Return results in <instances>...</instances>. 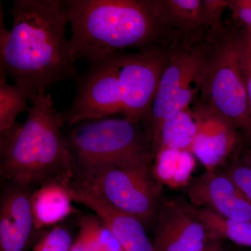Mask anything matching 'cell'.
Here are the masks:
<instances>
[{
	"label": "cell",
	"mask_w": 251,
	"mask_h": 251,
	"mask_svg": "<svg viewBox=\"0 0 251 251\" xmlns=\"http://www.w3.org/2000/svg\"><path fill=\"white\" fill-rule=\"evenodd\" d=\"M71 52L88 64L128 49L179 45L181 39L158 22L145 0H67Z\"/></svg>",
	"instance_id": "obj_2"
},
{
	"label": "cell",
	"mask_w": 251,
	"mask_h": 251,
	"mask_svg": "<svg viewBox=\"0 0 251 251\" xmlns=\"http://www.w3.org/2000/svg\"><path fill=\"white\" fill-rule=\"evenodd\" d=\"M191 108L197 132L190 151L206 172L217 171L240 148L244 136L232 122L210 107L194 103Z\"/></svg>",
	"instance_id": "obj_11"
},
{
	"label": "cell",
	"mask_w": 251,
	"mask_h": 251,
	"mask_svg": "<svg viewBox=\"0 0 251 251\" xmlns=\"http://www.w3.org/2000/svg\"><path fill=\"white\" fill-rule=\"evenodd\" d=\"M153 161L152 158H145L115 167L82 181L114 207L138 220L145 228H150L156 226L163 200L162 186L153 176Z\"/></svg>",
	"instance_id": "obj_7"
},
{
	"label": "cell",
	"mask_w": 251,
	"mask_h": 251,
	"mask_svg": "<svg viewBox=\"0 0 251 251\" xmlns=\"http://www.w3.org/2000/svg\"><path fill=\"white\" fill-rule=\"evenodd\" d=\"M25 121L12 143L0 154L1 181H14L38 188L52 182L69 184L74 162L62 128V112L49 94L33 99Z\"/></svg>",
	"instance_id": "obj_3"
},
{
	"label": "cell",
	"mask_w": 251,
	"mask_h": 251,
	"mask_svg": "<svg viewBox=\"0 0 251 251\" xmlns=\"http://www.w3.org/2000/svg\"><path fill=\"white\" fill-rule=\"evenodd\" d=\"M119 56L112 54L88 64L85 72L75 78V97L69 108L62 112L68 126L122 113Z\"/></svg>",
	"instance_id": "obj_8"
},
{
	"label": "cell",
	"mask_w": 251,
	"mask_h": 251,
	"mask_svg": "<svg viewBox=\"0 0 251 251\" xmlns=\"http://www.w3.org/2000/svg\"><path fill=\"white\" fill-rule=\"evenodd\" d=\"M234 16L242 21L245 26L251 28V10L232 8Z\"/></svg>",
	"instance_id": "obj_26"
},
{
	"label": "cell",
	"mask_w": 251,
	"mask_h": 251,
	"mask_svg": "<svg viewBox=\"0 0 251 251\" xmlns=\"http://www.w3.org/2000/svg\"><path fill=\"white\" fill-rule=\"evenodd\" d=\"M206 55L204 37L181 44L175 50L162 75L151 108L142 121L153 150L164 122L190 108L197 99Z\"/></svg>",
	"instance_id": "obj_6"
},
{
	"label": "cell",
	"mask_w": 251,
	"mask_h": 251,
	"mask_svg": "<svg viewBox=\"0 0 251 251\" xmlns=\"http://www.w3.org/2000/svg\"><path fill=\"white\" fill-rule=\"evenodd\" d=\"M239 61L251 116V49L248 44L244 28L239 29Z\"/></svg>",
	"instance_id": "obj_23"
},
{
	"label": "cell",
	"mask_w": 251,
	"mask_h": 251,
	"mask_svg": "<svg viewBox=\"0 0 251 251\" xmlns=\"http://www.w3.org/2000/svg\"><path fill=\"white\" fill-rule=\"evenodd\" d=\"M181 44L120 53L122 113L126 119L134 122L143 121L151 108L163 72Z\"/></svg>",
	"instance_id": "obj_9"
},
{
	"label": "cell",
	"mask_w": 251,
	"mask_h": 251,
	"mask_svg": "<svg viewBox=\"0 0 251 251\" xmlns=\"http://www.w3.org/2000/svg\"><path fill=\"white\" fill-rule=\"evenodd\" d=\"M186 189L190 204L226 219L251 222V204L228 175L219 170L193 177Z\"/></svg>",
	"instance_id": "obj_13"
},
{
	"label": "cell",
	"mask_w": 251,
	"mask_h": 251,
	"mask_svg": "<svg viewBox=\"0 0 251 251\" xmlns=\"http://www.w3.org/2000/svg\"><path fill=\"white\" fill-rule=\"evenodd\" d=\"M73 251H125L103 221L96 214L82 216Z\"/></svg>",
	"instance_id": "obj_20"
},
{
	"label": "cell",
	"mask_w": 251,
	"mask_h": 251,
	"mask_svg": "<svg viewBox=\"0 0 251 251\" xmlns=\"http://www.w3.org/2000/svg\"><path fill=\"white\" fill-rule=\"evenodd\" d=\"M27 92L17 85H9L6 77L0 75V131L8 129L16 123L18 115L29 112L30 107Z\"/></svg>",
	"instance_id": "obj_21"
},
{
	"label": "cell",
	"mask_w": 251,
	"mask_h": 251,
	"mask_svg": "<svg viewBox=\"0 0 251 251\" xmlns=\"http://www.w3.org/2000/svg\"><path fill=\"white\" fill-rule=\"evenodd\" d=\"M222 240H214L208 246L206 251H226L223 246Z\"/></svg>",
	"instance_id": "obj_29"
},
{
	"label": "cell",
	"mask_w": 251,
	"mask_h": 251,
	"mask_svg": "<svg viewBox=\"0 0 251 251\" xmlns=\"http://www.w3.org/2000/svg\"><path fill=\"white\" fill-rule=\"evenodd\" d=\"M239 29L226 25L206 33L205 62L194 103L226 117L251 146V116L239 67Z\"/></svg>",
	"instance_id": "obj_5"
},
{
	"label": "cell",
	"mask_w": 251,
	"mask_h": 251,
	"mask_svg": "<svg viewBox=\"0 0 251 251\" xmlns=\"http://www.w3.org/2000/svg\"><path fill=\"white\" fill-rule=\"evenodd\" d=\"M227 2L229 9L239 8L251 10V0H227Z\"/></svg>",
	"instance_id": "obj_27"
},
{
	"label": "cell",
	"mask_w": 251,
	"mask_h": 251,
	"mask_svg": "<svg viewBox=\"0 0 251 251\" xmlns=\"http://www.w3.org/2000/svg\"><path fill=\"white\" fill-rule=\"evenodd\" d=\"M244 31H245L246 37H247L248 44H249V47H250L251 49V28L245 26V27H244Z\"/></svg>",
	"instance_id": "obj_30"
},
{
	"label": "cell",
	"mask_w": 251,
	"mask_h": 251,
	"mask_svg": "<svg viewBox=\"0 0 251 251\" xmlns=\"http://www.w3.org/2000/svg\"><path fill=\"white\" fill-rule=\"evenodd\" d=\"M73 202L68 184L52 182L38 188L31 200L36 229L48 230L76 212Z\"/></svg>",
	"instance_id": "obj_16"
},
{
	"label": "cell",
	"mask_w": 251,
	"mask_h": 251,
	"mask_svg": "<svg viewBox=\"0 0 251 251\" xmlns=\"http://www.w3.org/2000/svg\"><path fill=\"white\" fill-rule=\"evenodd\" d=\"M68 188L73 201L93 211L125 251H153L146 228L138 220L114 207L83 181L73 179Z\"/></svg>",
	"instance_id": "obj_14"
},
{
	"label": "cell",
	"mask_w": 251,
	"mask_h": 251,
	"mask_svg": "<svg viewBox=\"0 0 251 251\" xmlns=\"http://www.w3.org/2000/svg\"><path fill=\"white\" fill-rule=\"evenodd\" d=\"M224 172L235 181L243 192L245 193L251 204V168L242 164L239 158L234 157V161L230 162L227 166L224 168Z\"/></svg>",
	"instance_id": "obj_24"
},
{
	"label": "cell",
	"mask_w": 251,
	"mask_h": 251,
	"mask_svg": "<svg viewBox=\"0 0 251 251\" xmlns=\"http://www.w3.org/2000/svg\"><path fill=\"white\" fill-rule=\"evenodd\" d=\"M12 27L0 39V75L27 92L29 102L59 82L76 78L66 31V1L14 0Z\"/></svg>",
	"instance_id": "obj_1"
},
{
	"label": "cell",
	"mask_w": 251,
	"mask_h": 251,
	"mask_svg": "<svg viewBox=\"0 0 251 251\" xmlns=\"http://www.w3.org/2000/svg\"><path fill=\"white\" fill-rule=\"evenodd\" d=\"M191 214L205 225L211 240L227 239L240 247L251 249V222L226 219L205 208L192 205L184 200Z\"/></svg>",
	"instance_id": "obj_18"
},
{
	"label": "cell",
	"mask_w": 251,
	"mask_h": 251,
	"mask_svg": "<svg viewBox=\"0 0 251 251\" xmlns=\"http://www.w3.org/2000/svg\"><path fill=\"white\" fill-rule=\"evenodd\" d=\"M64 136L74 162L73 179L87 181L115 167L154 158L142 122L125 117L81 122Z\"/></svg>",
	"instance_id": "obj_4"
},
{
	"label": "cell",
	"mask_w": 251,
	"mask_h": 251,
	"mask_svg": "<svg viewBox=\"0 0 251 251\" xmlns=\"http://www.w3.org/2000/svg\"><path fill=\"white\" fill-rule=\"evenodd\" d=\"M196 157L188 151L165 150L154 154L152 174L157 182L171 188H186L193 179Z\"/></svg>",
	"instance_id": "obj_17"
},
{
	"label": "cell",
	"mask_w": 251,
	"mask_h": 251,
	"mask_svg": "<svg viewBox=\"0 0 251 251\" xmlns=\"http://www.w3.org/2000/svg\"><path fill=\"white\" fill-rule=\"evenodd\" d=\"M196 132L197 123L192 108L177 112L162 126L153 150L154 154L165 150L191 151Z\"/></svg>",
	"instance_id": "obj_19"
},
{
	"label": "cell",
	"mask_w": 251,
	"mask_h": 251,
	"mask_svg": "<svg viewBox=\"0 0 251 251\" xmlns=\"http://www.w3.org/2000/svg\"><path fill=\"white\" fill-rule=\"evenodd\" d=\"M184 198H163L157 215L153 251H204L211 234L185 205Z\"/></svg>",
	"instance_id": "obj_12"
},
{
	"label": "cell",
	"mask_w": 251,
	"mask_h": 251,
	"mask_svg": "<svg viewBox=\"0 0 251 251\" xmlns=\"http://www.w3.org/2000/svg\"><path fill=\"white\" fill-rule=\"evenodd\" d=\"M37 188L14 181H1L0 251H27L46 231L36 229L31 200Z\"/></svg>",
	"instance_id": "obj_10"
},
{
	"label": "cell",
	"mask_w": 251,
	"mask_h": 251,
	"mask_svg": "<svg viewBox=\"0 0 251 251\" xmlns=\"http://www.w3.org/2000/svg\"><path fill=\"white\" fill-rule=\"evenodd\" d=\"M73 243L70 229L59 224L44 232L32 251H70Z\"/></svg>",
	"instance_id": "obj_22"
},
{
	"label": "cell",
	"mask_w": 251,
	"mask_h": 251,
	"mask_svg": "<svg viewBox=\"0 0 251 251\" xmlns=\"http://www.w3.org/2000/svg\"><path fill=\"white\" fill-rule=\"evenodd\" d=\"M239 159L242 164L251 169V146L241 152Z\"/></svg>",
	"instance_id": "obj_28"
},
{
	"label": "cell",
	"mask_w": 251,
	"mask_h": 251,
	"mask_svg": "<svg viewBox=\"0 0 251 251\" xmlns=\"http://www.w3.org/2000/svg\"><path fill=\"white\" fill-rule=\"evenodd\" d=\"M207 248H208V247H207ZM207 248H206V249H205V251H207Z\"/></svg>",
	"instance_id": "obj_31"
},
{
	"label": "cell",
	"mask_w": 251,
	"mask_h": 251,
	"mask_svg": "<svg viewBox=\"0 0 251 251\" xmlns=\"http://www.w3.org/2000/svg\"><path fill=\"white\" fill-rule=\"evenodd\" d=\"M202 6L209 31L224 27L222 16L228 7L227 0H202Z\"/></svg>",
	"instance_id": "obj_25"
},
{
	"label": "cell",
	"mask_w": 251,
	"mask_h": 251,
	"mask_svg": "<svg viewBox=\"0 0 251 251\" xmlns=\"http://www.w3.org/2000/svg\"><path fill=\"white\" fill-rule=\"evenodd\" d=\"M163 27L181 38L183 44L202 39L209 31L202 0H145Z\"/></svg>",
	"instance_id": "obj_15"
}]
</instances>
